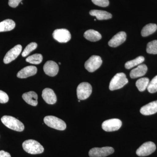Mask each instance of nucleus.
<instances>
[{
    "mask_svg": "<svg viewBox=\"0 0 157 157\" xmlns=\"http://www.w3.org/2000/svg\"><path fill=\"white\" fill-rule=\"evenodd\" d=\"M43 70L46 75L50 76H56L58 73V65L53 61H48L44 65Z\"/></svg>",
    "mask_w": 157,
    "mask_h": 157,
    "instance_id": "nucleus-12",
    "label": "nucleus"
},
{
    "mask_svg": "<svg viewBox=\"0 0 157 157\" xmlns=\"http://www.w3.org/2000/svg\"><path fill=\"white\" fill-rule=\"evenodd\" d=\"M90 14L91 16H95L98 20L109 19L112 17V15L110 13L102 10H91L90 11Z\"/></svg>",
    "mask_w": 157,
    "mask_h": 157,
    "instance_id": "nucleus-19",
    "label": "nucleus"
},
{
    "mask_svg": "<svg viewBox=\"0 0 157 157\" xmlns=\"http://www.w3.org/2000/svg\"><path fill=\"white\" fill-rule=\"evenodd\" d=\"M37 68L35 66H29L23 68L17 73V76L21 78H26L29 76L36 75Z\"/></svg>",
    "mask_w": 157,
    "mask_h": 157,
    "instance_id": "nucleus-15",
    "label": "nucleus"
},
{
    "mask_svg": "<svg viewBox=\"0 0 157 157\" xmlns=\"http://www.w3.org/2000/svg\"><path fill=\"white\" fill-rule=\"evenodd\" d=\"M150 80L147 77L141 78L138 79L136 82V86L137 89L140 92L144 91L147 88Z\"/></svg>",
    "mask_w": 157,
    "mask_h": 157,
    "instance_id": "nucleus-24",
    "label": "nucleus"
},
{
    "mask_svg": "<svg viewBox=\"0 0 157 157\" xmlns=\"http://www.w3.org/2000/svg\"><path fill=\"white\" fill-rule=\"evenodd\" d=\"M140 112L144 115H151L157 112V101H152L144 105L140 109Z\"/></svg>",
    "mask_w": 157,
    "mask_h": 157,
    "instance_id": "nucleus-16",
    "label": "nucleus"
},
{
    "mask_svg": "<svg viewBox=\"0 0 157 157\" xmlns=\"http://www.w3.org/2000/svg\"><path fill=\"white\" fill-rule=\"evenodd\" d=\"M114 151V149L110 147H94L90 150L89 155L90 157H105L112 154Z\"/></svg>",
    "mask_w": 157,
    "mask_h": 157,
    "instance_id": "nucleus-6",
    "label": "nucleus"
},
{
    "mask_svg": "<svg viewBox=\"0 0 157 157\" xmlns=\"http://www.w3.org/2000/svg\"><path fill=\"white\" fill-rule=\"evenodd\" d=\"M144 61V58L142 56L137 57L136 59L127 62L125 64V67L126 69L129 70L134 67L136 66H138V65L141 64Z\"/></svg>",
    "mask_w": 157,
    "mask_h": 157,
    "instance_id": "nucleus-23",
    "label": "nucleus"
},
{
    "mask_svg": "<svg viewBox=\"0 0 157 157\" xmlns=\"http://www.w3.org/2000/svg\"><path fill=\"white\" fill-rule=\"evenodd\" d=\"M126 37L127 35L124 32H119L109 40L108 45L110 47H117L126 41Z\"/></svg>",
    "mask_w": 157,
    "mask_h": 157,
    "instance_id": "nucleus-13",
    "label": "nucleus"
},
{
    "mask_svg": "<svg viewBox=\"0 0 157 157\" xmlns=\"http://www.w3.org/2000/svg\"><path fill=\"white\" fill-rule=\"evenodd\" d=\"M44 121L48 126L59 131H63L67 128V125L63 121L53 116L45 117Z\"/></svg>",
    "mask_w": 157,
    "mask_h": 157,
    "instance_id": "nucleus-4",
    "label": "nucleus"
},
{
    "mask_svg": "<svg viewBox=\"0 0 157 157\" xmlns=\"http://www.w3.org/2000/svg\"><path fill=\"white\" fill-rule=\"evenodd\" d=\"M52 36L54 39L60 43H66L71 39L70 32L67 29H57L54 31Z\"/></svg>",
    "mask_w": 157,
    "mask_h": 157,
    "instance_id": "nucleus-10",
    "label": "nucleus"
},
{
    "mask_svg": "<svg viewBox=\"0 0 157 157\" xmlns=\"http://www.w3.org/2000/svg\"><path fill=\"white\" fill-rule=\"evenodd\" d=\"M1 121L6 127L11 130L19 132H22L24 130L23 124L13 117L4 116L1 118Z\"/></svg>",
    "mask_w": 157,
    "mask_h": 157,
    "instance_id": "nucleus-1",
    "label": "nucleus"
},
{
    "mask_svg": "<svg viewBox=\"0 0 157 157\" xmlns=\"http://www.w3.org/2000/svg\"><path fill=\"white\" fill-rule=\"evenodd\" d=\"M146 51L149 54H157V40H153L147 43Z\"/></svg>",
    "mask_w": 157,
    "mask_h": 157,
    "instance_id": "nucleus-26",
    "label": "nucleus"
},
{
    "mask_svg": "<svg viewBox=\"0 0 157 157\" xmlns=\"http://www.w3.org/2000/svg\"><path fill=\"white\" fill-rule=\"evenodd\" d=\"M0 157H11V155L8 152L0 151Z\"/></svg>",
    "mask_w": 157,
    "mask_h": 157,
    "instance_id": "nucleus-32",
    "label": "nucleus"
},
{
    "mask_svg": "<svg viewBox=\"0 0 157 157\" xmlns=\"http://www.w3.org/2000/svg\"><path fill=\"white\" fill-rule=\"evenodd\" d=\"M128 82L126 76L124 73H118L113 76L109 83V89L111 91L120 89Z\"/></svg>",
    "mask_w": 157,
    "mask_h": 157,
    "instance_id": "nucleus-3",
    "label": "nucleus"
},
{
    "mask_svg": "<svg viewBox=\"0 0 157 157\" xmlns=\"http://www.w3.org/2000/svg\"><path fill=\"white\" fill-rule=\"evenodd\" d=\"M9 97L5 92L0 90V103L6 104L9 101Z\"/></svg>",
    "mask_w": 157,
    "mask_h": 157,
    "instance_id": "nucleus-30",
    "label": "nucleus"
},
{
    "mask_svg": "<svg viewBox=\"0 0 157 157\" xmlns=\"http://www.w3.org/2000/svg\"><path fill=\"white\" fill-rule=\"evenodd\" d=\"M122 122L118 119H111L104 121L102 124V128L104 131L107 132H114L120 128Z\"/></svg>",
    "mask_w": 157,
    "mask_h": 157,
    "instance_id": "nucleus-9",
    "label": "nucleus"
},
{
    "mask_svg": "<svg viewBox=\"0 0 157 157\" xmlns=\"http://www.w3.org/2000/svg\"><path fill=\"white\" fill-rule=\"evenodd\" d=\"M94 4L102 7H106L109 6V0H92Z\"/></svg>",
    "mask_w": 157,
    "mask_h": 157,
    "instance_id": "nucleus-29",
    "label": "nucleus"
},
{
    "mask_svg": "<svg viewBox=\"0 0 157 157\" xmlns=\"http://www.w3.org/2000/svg\"><path fill=\"white\" fill-rule=\"evenodd\" d=\"M147 89L149 92L151 94L157 92V75L150 82Z\"/></svg>",
    "mask_w": 157,
    "mask_h": 157,
    "instance_id": "nucleus-28",
    "label": "nucleus"
},
{
    "mask_svg": "<svg viewBox=\"0 0 157 157\" xmlns=\"http://www.w3.org/2000/svg\"><path fill=\"white\" fill-rule=\"evenodd\" d=\"M23 99L27 104L33 106H36L38 104V95L34 91L25 93L22 95Z\"/></svg>",
    "mask_w": 157,
    "mask_h": 157,
    "instance_id": "nucleus-18",
    "label": "nucleus"
},
{
    "mask_svg": "<svg viewBox=\"0 0 157 157\" xmlns=\"http://www.w3.org/2000/svg\"><path fill=\"white\" fill-rule=\"evenodd\" d=\"M147 67L144 64L138 65L137 67L133 69L130 73V76L131 78H135L144 76L147 72Z\"/></svg>",
    "mask_w": 157,
    "mask_h": 157,
    "instance_id": "nucleus-17",
    "label": "nucleus"
},
{
    "mask_svg": "<svg viewBox=\"0 0 157 157\" xmlns=\"http://www.w3.org/2000/svg\"><path fill=\"white\" fill-rule=\"evenodd\" d=\"M102 60L101 57L94 55L91 56L85 63V68L90 73L94 72L101 67Z\"/></svg>",
    "mask_w": 157,
    "mask_h": 157,
    "instance_id": "nucleus-7",
    "label": "nucleus"
},
{
    "mask_svg": "<svg viewBox=\"0 0 157 157\" xmlns=\"http://www.w3.org/2000/svg\"><path fill=\"white\" fill-rule=\"evenodd\" d=\"M155 144L151 141H148L142 144L136 151L137 155L140 157H144L151 154L155 151Z\"/></svg>",
    "mask_w": 157,
    "mask_h": 157,
    "instance_id": "nucleus-8",
    "label": "nucleus"
},
{
    "mask_svg": "<svg viewBox=\"0 0 157 157\" xmlns=\"http://www.w3.org/2000/svg\"><path fill=\"white\" fill-rule=\"evenodd\" d=\"M22 50V46L20 45H15L6 53L3 61L5 64H8L17 58Z\"/></svg>",
    "mask_w": 157,
    "mask_h": 157,
    "instance_id": "nucleus-11",
    "label": "nucleus"
},
{
    "mask_svg": "<svg viewBox=\"0 0 157 157\" xmlns=\"http://www.w3.org/2000/svg\"><path fill=\"white\" fill-rule=\"evenodd\" d=\"M157 29V25L155 24L150 23L144 27L141 32V36L146 37L151 35Z\"/></svg>",
    "mask_w": 157,
    "mask_h": 157,
    "instance_id": "nucleus-22",
    "label": "nucleus"
},
{
    "mask_svg": "<svg viewBox=\"0 0 157 157\" xmlns=\"http://www.w3.org/2000/svg\"><path fill=\"white\" fill-rule=\"evenodd\" d=\"M42 97L47 104H54L56 102V96L54 91L51 89L46 88L43 90Z\"/></svg>",
    "mask_w": 157,
    "mask_h": 157,
    "instance_id": "nucleus-14",
    "label": "nucleus"
},
{
    "mask_svg": "<svg viewBox=\"0 0 157 157\" xmlns=\"http://www.w3.org/2000/svg\"><path fill=\"white\" fill-rule=\"evenodd\" d=\"M37 46H38V45L36 42H31L25 48L24 50L23 51L22 54H21V55L23 57L27 56L31 53V52L36 48Z\"/></svg>",
    "mask_w": 157,
    "mask_h": 157,
    "instance_id": "nucleus-27",
    "label": "nucleus"
},
{
    "mask_svg": "<svg viewBox=\"0 0 157 157\" xmlns=\"http://www.w3.org/2000/svg\"><path fill=\"white\" fill-rule=\"evenodd\" d=\"M22 147L25 151L33 155L39 154L44 151L43 146L36 140H28L22 144Z\"/></svg>",
    "mask_w": 157,
    "mask_h": 157,
    "instance_id": "nucleus-2",
    "label": "nucleus"
},
{
    "mask_svg": "<svg viewBox=\"0 0 157 157\" xmlns=\"http://www.w3.org/2000/svg\"><path fill=\"white\" fill-rule=\"evenodd\" d=\"M15 23L11 19H6L0 22V33L12 30L15 28Z\"/></svg>",
    "mask_w": 157,
    "mask_h": 157,
    "instance_id": "nucleus-21",
    "label": "nucleus"
},
{
    "mask_svg": "<svg viewBox=\"0 0 157 157\" xmlns=\"http://www.w3.org/2000/svg\"><path fill=\"white\" fill-rule=\"evenodd\" d=\"M59 64L61 65V63H59Z\"/></svg>",
    "mask_w": 157,
    "mask_h": 157,
    "instance_id": "nucleus-33",
    "label": "nucleus"
},
{
    "mask_svg": "<svg viewBox=\"0 0 157 157\" xmlns=\"http://www.w3.org/2000/svg\"><path fill=\"white\" fill-rule=\"evenodd\" d=\"M84 37L89 41L93 42L99 41L102 38V36L99 32L93 29L86 31L84 34Z\"/></svg>",
    "mask_w": 157,
    "mask_h": 157,
    "instance_id": "nucleus-20",
    "label": "nucleus"
},
{
    "mask_svg": "<svg viewBox=\"0 0 157 157\" xmlns=\"http://www.w3.org/2000/svg\"><path fill=\"white\" fill-rule=\"evenodd\" d=\"M92 92L91 85L88 82H83L78 85L76 90L78 100H84L90 96Z\"/></svg>",
    "mask_w": 157,
    "mask_h": 157,
    "instance_id": "nucleus-5",
    "label": "nucleus"
},
{
    "mask_svg": "<svg viewBox=\"0 0 157 157\" xmlns=\"http://www.w3.org/2000/svg\"><path fill=\"white\" fill-rule=\"evenodd\" d=\"M42 56L40 54H35L29 56L26 59V61L33 64H39L42 62Z\"/></svg>",
    "mask_w": 157,
    "mask_h": 157,
    "instance_id": "nucleus-25",
    "label": "nucleus"
},
{
    "mask_svg": "<svg viewBox=\"0 0 157 157\" xmlns=\"http://www.w3.org/2000/svg\"><path fill=\"white\" fill-rule=\"evenodd\" d=\"M22 0H9V5L12 8H16Z\"/></svg>",
    "mask_w": 157,
    "mask_h": 157,
    "instance_id": "nucleus-31",
    "label": "nucleus"
}]
</instances>
